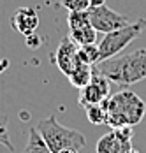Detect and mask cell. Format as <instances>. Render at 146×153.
<instances>
[{"label": "cell", "mask_w": 146, "mask_h": 153, "mask_svg": "<svg viewBox=\"0 0 146 153\" xmlns=\"http://www.w3.org/2000/svg\"><path fill=\"white\" fill-rule=\"evenodd\" d=\"M39 130V134L42 136L46 144L49 146V150L53 153H60L63 150H77L81 152L86 146V139L81 132L69 128L65 125L57 120L55 114H49L48 118H44L37 123L35 127Z\"/></svg>", "instance_id": "cell-3"}, {"label": "cell", "mask_w": 146, "mask_h": 153, "mask_svg": "<svg viewBox=\"0 0 146 153\" xmlns=\"http://www.w3.org/2000/svg\"><path fill=\"white\" fill-rule=\"evenodd\" d=\"M60 4L69 13H77V11H88L90 9V0H60Z\"/></svg>", "instance_id": "cell-17"}, {"label": "cell", "mask_w": 146, "mask_h": 153, "mask_svg": "<svg viewBox=\"0 0 146 153\" xmlns=\"http://www.w3.org/2000/svg\"><path fill=\"white\" fill-rule=\"evenodd\" d=\"M77 46H85V44H95L97 41V30L93 27H86V28H71L67 33Z\"/></svg>", "instance_id": "cell-12"}, {"label": "cell", "mask_w": 146, "mask_h": 153, "mask_svg": "<svg viewBox=\"0 0 146 153\" xmlns=\"http://www.w3.org/2000/svg\"><path fill=\"white\" fill-rule=\"evenodd\" d=\"M127 153H139V152H137V150H134V148H130V150H129Z\"/></svg>", "instance_id": "cell-22"}, {"label": "cell", "mask_w": 146, "mask_h": 153, "mask_svg": "<svg viewBox=\"0 0 146 153\" xmlns=\"http://www.w3.org/2000/svg\"><path fill=\"white\" fill-rule=\"evenodd\" d=\"M113 132H115L116 137H120L121 141H130V139L134 137V128H132V125H123V127L113 128Z\"/></svg>", "instance_id": "cell-18"}, {"label": "cell", "mask_w": 146, "mask_h": 153, "mask_svg": "<svg viewBox=\"0 0 146 153\" xmlns=\"http://www.w3.org/2000/svg\"><path fill=\"white\" fill-rule=\"evenodd\" d=\"M25 41H27V46L32 48V49H35V48L41 46V39L37 37V32H35V33H30V35H27V37H25Z\"/></svg>", "instance_id": "cell-19"}, {"label": "cell", "mask_w": 146, "mask_h": 153, "mask_svg": "<svg viewBox=\"0 0 146 153\" xmlns=\"http://www.w3.org/2000/svg\"><path fill=\"white\" fill-rule=\"evenodd\" d=\"M106 5V0H90V7H101Z\"/></svg>", "instance_id": "cell-20"}, {"label": "cell", "mask_w": 146, "mask_h": 153, "mask_svg": "<svg viewBox=\"0 0 146 153\" xmlns=\"http://www.w3.org/2000/svg\"><path fill=\"white\" fill-rule=\"evenodd\" d=\"M0 144L5 146L9 152H14V144L11 143L9 128H7V116H5V114L0 116Z\"/></svg>", "instance_id": "cell-16"}, {"label": "cell", "mask_w": 146, "mask_h": 153, "mask_svg": "<svg viewBox=\"0 0 146 153\" xmlns=\"http://www.w3.org/2000/svg\"><path fill=\"white\" fill-rule=\"evenodd\" d=\"M85 111H86L88 120L93 123V125H104V123H107V107H106V100L101 102V104L86 106Z\"/></svg>", "instance_id": "cell-14"}, {"label": "cell", "mask_w": 146, "mask_h": 153, "mask_svg": "<svg viewBox=\"0 0 146 153\" xmlns=\"http://www.w3.org/2000/svg\"><path fill=\"white\" fill-rule=\"evenodd\" d=\"M11 27L21 35L35 33L39 28V14L34 7H19L11 16Z\"/></svg>", "instance_id": "cell-8"}, {"label": "cell", "mask_w": 146, "mask_h": 153, "mask_svg": "<svg viewBox=\"0 0 146 153\" xmlns=\"http://www.w3.org/2000/svg\"><path fill=\"white\" fill-rule=\"evenodd\" d=\"M116 86H130L146 79V48L136 49L129 55L99 62L93 69Z\"/></svg>", "instance_id": "cell-1"}, {"label": "cell", "mask_w": 146, "mask_h": 153, "mask_svg": "<svg viewBox=\"0 0 146 153\" xmlns=\"http://www.w3.org/2000/svg\"><path fill=\"white\" fill-rule=\"evenodd\" d=\"M107 107V125L113 128L123 127V125H137L145 118L146 102L130 90H121V92L109 95L106 99Z\"/></svg>", "instance_id": "cell-2"}, {"label": "cell", "mask_w": 146, "mask_h": 153, "mask_svg": "<svg viewBox=\"0 0 146 153\" xmlns=\"http://www.w3.org/2000/svg\"><path fill=\"white\" fill-rule=\"evenodd\" d=\"M109 92H111V81L93 71L92 81L85 88L79 90V106L86 107L93 106V104H101L109 97Z\"/></svg>", "instance_id": "cell-6"}, {"label": "cell", "mask_w": 146, "mask_h": 153, "mask_svg": "<svg viewBox=\"0 0 146 153\" xmlns=\"http://www.w3.org/2000/svg\"><path fill=\"white\" fill-rule=\"evenodd\" d=\"M77 44L74 42L69 35H65L62 41H60L58 48H57V53H55V63L62 71V74L69 76L74 71V67L79 63L77 58Z\"/></svg>", "instance_id": "cell-7"}, {"label": "cell", "mask_w": 146, "mask_h": 153, "mask_svg": "<svg viewBox=\"0 0 146 153\" xmlns=\"http://www.w3.org/2000/svg\"><path fill=\"white\" fill-rule=\"evenodd\" d=\"M77 58L81 63H86L95 67L101 62V53H99V44H85V46L77 48Z\"/></svg>", "instance_id": "cell-13"}, {"label": "cell", "mask_w": 146, "mask_h": 153, "mask_svg": "<svg viewBox=\"0 0 146 153\" xmlns=\"http://www.w3.org/2000/svg\"><path fill=\"white\" fill-rule=\"evenodd\" d=\"M145 28H146V18H139L137 21L129 23V25H125V27H121V28H118V30L104 33L102 41L99 42L101 62L118 56L134 39H137V37L143 33Z\"/></svg>", "instance_id": "cell-4"}, {"label": "cell", "mask_w": 146, "mask_h": 153, "mask_svg": "<svg viewBox=\"0 0 146 153\" xmlns=\"http://www.w3.org/2000/svg\"><path fill=\"white\" fill-rule=\"evenodd\" d=\"M90 14V23L97 32L102 33H109L113 30H118L125 25L130 23V19L125 14H120L116 11L109 9L107 5H101V7H90L88 9Z\"/></svg>", "instance_id": "cell-5"}, {"label": "cell", "mask_w": 146, "mask_h": 153, "mask_svg": "<svg viewBox=\"0 0 146 153\" xmlns=\"http://www.w3.org/2000/svg\"><path fill=\"white\" fill-rule=\"evenodd\" d=\"M69 81L72 83L76 88H85L88 83L92 81V77H93V67L92 65H86V63H77L76 67H74V71L69 74Z\"/></svg>", "instance_id": "cell-10"}, {"label": "cell", "mask_w": 146, "mask_h": 153, "mask_svg": "<svg viewBox=\"0 0 146 153\" xmlns=\"http://www.w3.org/2000/svg\"><path fill=\"white\" fill-rule=\"evenodd\" d=\"M130 148H132V141H121L111 130V132L104 134L102 137L97 141L95 152L97 153H127Z\"/></svg>", "instance_id": "cell-9"}, {"label": "cell", "mask_w": 146, "mask_h": 153, "mask_svg": "<svg viewBox=\"0 0 146 153\" xmlns=\"http://www.w3.org/2000/svg\"><path fill=\"white\" fill-rule=\"evenodd\" d=\"M60 153H79L77 150H63V152H60Z\"/></svg>", "instance_id": "cell-21"}, {"label": "cell", "mask_w": 146, "mask_h": 153, "mask_svg": "<svg viewBox=\"0 0 146 153\" xmlns=\"http://www.w3.org/2000/svg\"><path fill=\"white\" fill-rule=\"evenodd\" d=\"M21 153H53V152L46 144V141L39 134V130L35 127H32L28 132V141H27V144H25Z\"/></svg>", "instance_id": "cell-11"}, {"label": "cell", "mask_w": 146, "mask_h": 153, "mask_svg": "<svg viewBox=\"0 0 146 153\" xmlns=\"http://www.w3.org/2000/svg\"><path fill=\"white\" fill-rule=\"evenodd\" d=\"M67 25H69V30L71 28H86V27H92L88 11L69 13V16H67Z\"/></svg>", "instance_id": "cell-15"}]
</instances>
